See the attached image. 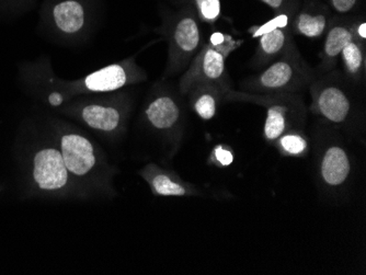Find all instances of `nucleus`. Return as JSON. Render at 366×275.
Returning a JSON list of instances; mask_svg holds the SVG:
<instances>
[{"label": "nucleus", "mask_w": 366, "mask_h": 275, "mask_svg": "<svg viewBox=\"0 0 366 275\" xmlns=\"http://www.w3.org/2000/svg\"><path fill=\"white\" fill-rule=\"evenodd\" d=\"M330 11L320 1H307L294 14L292 28L296 34L305 38L317 39L330 26Z\"/></svg>", "instance_id": "nucleus-10"}, {"label": "nucleus", "mask_w": 366, "mask_h": 275, "mask_svg": "<svg viewBox=\"0 0 366 275\" xmlns=\"http://www.w3.org/2000/svg\"><path fill=\"white\" fill-rule=\"evenodd\" d=\"M355 39V24L347 22L331 21L327 30L326 40L324 43L322 56V69H331L337 64L338 57L347 43L352 42Z\"/></svg>", "instance_id": "nucleus-13"}, {"label": "nucleus", "mask_w": 366, "mask_h": 275, "mask_svg": "<svg viewBox=\"0 0 366 275\" xmlns=\"http://www.w3.org/2000/svg\"><path fill=\"white\" fill-rule=\"evenodd\" d=\"M33 176L42 190L56 191L69 181V169L57 149H42L33 160Z\"/></svg>", "instance_id": "nucleus-7"}, {"label": "nucleus", "mask_w": 366, "mask_h": 275, "mask_svg": "<svg viewBox=\"0 0 366 275\" xmlns=\"http://www.w3.org/2000/svg\"><path fill=\"white\" fill-rule=\"evenodd\" d=\"M197 17L207 24H214L221 17V0H191Z\"/></svg>", "instance_id": "nucleus-18"}, {"label": "nucleus", "mask_w": 366, "mask_h": 275, "mask_svg": "<svg viewBox=\"0 0 366 275\" xmlns=\"http://www.w3.org/2000/svg\"><path fill=\"white\" fill-rule=\"evenodd\" d=\"M55 28L65 36H75L87 26L89 10L88 0H54L49 8Z\"/></svg>", "instance_id": "nucleus-8"}, {"label": "nucleus", "mask_w": 366, "mask_h": 275, "mask_svg": "<svg viewBox=\"0 0 366 275\" xmlns=\"http://www.w3.org/2000/svg\"><path fill=\"white\" fill-rule=\"evenodd\" d=\"M295 96L292 94H252L249 92L229 91L225 94V99L252 101L267 106V120L264 124V136L269 141L279 139L287 131L290 123V110L293 106Z\"/></svg>", "instance_id": "nucleus-5"}, {"label": "nucleus", "mask_w": 366, "mask_h": 275, "mask_svg": "<svg viewBox=\"0 0 366 275\" xmlns=\"http://www.w3.org/2000/svg\"><path fill=\"white\" fill-rule=\"evenodd\" d=\"M61 151L66 167L75 176H85L96 165L94 146L81 135H64Z\"/></svg>", "instance_id": "nucleus-9"}, {"label": "nucleus", "mask_w": 366, "mask_h": 275, "mask_svg": "<svg viewBox=\"0 0 366 275\" xmlns=\"http://www.w3.org/2000/svg\"><path fill=\"white\" fill-rule=\"evenodd\" d=\"M190 89H195L192 98L193 110L202 120H212L227 92L219 86L207 83L195 84Z\"/></svg>", "instance_id": "nucleus-16"}, {"label": "nucleus", "mask_w": 366, "mask_h": 275, "mask_svg": "<svg viewBox=\"0 0 366 275\" xmlns=\"http://www.w3.org/2000/svg\"><path fill=\"white\" fill-rule=\"evenodd\" d=\"M314 80V71L302 59L293 43L281 59L260 75L246 80L242 88L256 94H292L312 85Z\"/></svg>", "instance_id": "nucleus-1"}, {"label": "nucleus", "mask_w": 366, "mask_h": 275, "mask_svg": "<svg viewBox=\"0 0 366 275\" xmlns=\"http://www.w3.org/2000/svg\"><path fill=\"white\" fill-rule=\"evenodd\" d=\"M298 8L277 14V17L267 22L254 32V38H259L257 51V63L265 65L271 59L285 54L293 44L291 28L294 14Z\"/></svg>", "instance_id": "nucleus-4"}, {"label": "nucleus", "mask_w": 366, "mask_h": 275, "mask_svg": "<svg viewBox=\"0 0 366 275\" xmlns=\"http://www.w3.org/2000/svg\"><path fill=\"white\" fill-rule=\"evenodd\" d=\"M260 1L274 10L277 14L297 8L290 0H260Z\"/></svg>", "instance_id": "nucleus-22"}, {"label": "nucleus", "mask_w": 366, "mask_h": 275, "mask_svg": "<svg viewBox=\"0 0 366 275\" xmlns=\"http://www.w3.org/2000/svg\"><path fill=\"white\" fill-rule=\"evenodd\" d=\"M328 1L331 9L340 14H350L360 3V0H328Z\"/></svg>", "instance_id": "nucleus-21"}, {"label": "nucleus", "mask_w": 366, "mask_h": 275, "mask_svg": "<svg viewBox=\"0 0 366 275\" xmlns=\"http://www.w3.org/2000/svg\"><path fill=\"white\" fill-rule=\"evenodd\" d=\"M312 112L322 116L327 122L332 124H343L350 119L352 113V101L349 94L338 84L332 80L312 81Z\"/></svg>", "instance_id": "nucleus-3"}, {"label": "nucleus", "mask_w": 366, "mask_h": 275, "mask_svg": "<svg viewBox=\"0 0 366 275\" xmlns=\"http://www.w3.org/2000/svg\"><path fill=\"white\" fill-rule=\"evenodd\" d=\"M351 161L345 149L338 145L328 147L322 156L320 174L329 186H340L350 176Z\"/></svg>", "instance_id": "nucleus-12"}, {"label": "nucleus", "mask_w": 366, "mask_h": 275, "mask_svg": "<svg viewBox=\"0 0 366 275\" xmlns=\"http://www.w3.org/2000/svg\"><path fill=\"white\" fill-rule=\"evenodd\" d=\"M345 69L347 75L353 79L359 80L365 71V52L364 44L355 39L352 42L347 43L341 52Z\"/></svg>", "instance_id": "nucleus-17"}, {"label": "nucleus", "mask_w": 366, "mask_h": 275, "mask_svg": "<svg viewBox=\"0 0 366 275\" xmlns=\"http://www.w3.org/2000/svg\"><path fill=\"white\" fill-rule=\"evenodd\" d=\"M214 155H215V159L224 167L232 165V161H234V155H232V151L223 149L222 146L216 147Z\"/></svg>", "instance_id": "nucleus-23"}, {"label": "nucleus", "mask_w": 366, "mask_h": 275, "mask_svg": "<svg viewBox=\"0 0 366 275\" xmlns=\"http://www.w3.org/2000/svg\"><path fill=\"white\" fill-rule=\"evenodd\" d=\"M154 191L162 196H181L187 193L186 189L181 184L172 181L169 176L164 174H158L152 182Z\"/></svg>", "instance_id": "nucleus-19"}, {"label": "nucleus", "mask_w": 366, "mask_h": 275, "mask_svg": "<svg viewBox=\"0 0 366 275\" xmlns=\"http://www.w3.org/2000/svg\"><path fill=\"white\" fill-rule=\"evenodd\" d=\"M236 43L223 34L216 32L209 39V44L199 53L192 67L182 81L181 90L187 92L195 84L207 83L219 86L226 92L229 91V78L226 71V59L235 50Z\"/></svg>", "instance_id": "nucleus-2"}, {"label": "nucleus", "mask_w": 366, "mask_h": 275, "mask_svg": "<svg viewBox=\"0 0 366 275\" xmlns=\"http://www.w3.org/2000/svg\"><path fill=\"white\" fill-rule=\"evenodd\" d=\"M146 118L157 129H170L176 126L181 112L176 100L170 96H158L152 100L145 110Z\"/></svg>", "instance_id": "nucleus-14"}, {"label": "nucleus", "mask_w": 366, "mask_h": 275, "mask_svg": "<svg viewBox=\"0 0 366 275\" xmlns=\"http://www.w3.org/2000/svg\"><path fill=\"white\" fill-rule=\"evenodd\" d=\"M132 71L123 64H112L88 75L84 79V87L92 92L115 91L134 83Z\"/></svg>", "instance_id": "nucleus-11"}, {"label": "nucleus", "mask_w": 366, "mask_h": 275, "mask_svg": "<svg viewBox=\"0 0 366 275\" xmlns=\"http://www.w3.org/2000/svg\"><path fill=\"white\" fill-rule=\"evenodd\" d=\"M355 39L359 40L360 42L365 44L366 40V22L362 20L361 22H357L355 24Z\"/></svg>", "instance_id": "nucleus-24"}, {"label": "nucleus", "mask_w": 366, "mask_h": 275, "mask_svg": "<svg viewBox=\"0 0 366 275\" xmlns=\"http://www.w3.org/2000/svg\"><path fill=\"white\" fill-rule=\"evenodd\" d=\"M80 116L88 126L102 132H113L120 126L123 119L117 106L97 104L82 106Z\"/></svg>", "instance_id": "nucleus-15"}, {"label": "nucleus", "mask_w": 366, "mask_h": 275, "mask_svg": "<svg viewBox=\"0 0 366 275\" xmlns=\"http://www.w3.org/2000/svg\"><path fill=\"white\" fill-rule=\"evenodd\" d=\"M202 44V32L199 17L190 4L180 9L174 18L172 30V46L174 64L186 61L194 56Z\"/></svg>", "instance_id": "nucleus-6"}, {"label": "nucleus", "mask_w": 366, "mask_h": 275, "mask_svg": "<svg viewBox=\"0 0 366 275\" xmlns=\"http://www.w3.org/2000/svg\"><path fill=\"white\" fill-rule=\"evenodd\" d=\"M64 99L61 94L59 92H53V94L49 96V102L51 106H59L63 104Z\"/></svg>", "instance_id": "nucleus-25"}, {"label": "nucleus", "mask_w": 366, "mask_h": 275, "mask_svg": "<svg viewBox=\"0 0 366 275\" xmlns=\"http://www.w3.org/2000/svg\"><path fill=\"white\" fill-rule=\"evenodd\" d=\"M280 145L282 149L290 155H301L307 149V141L297 133H287L280 137Z\"/></svg>", "instance_id": "nucleus-20"}]
</instances>
